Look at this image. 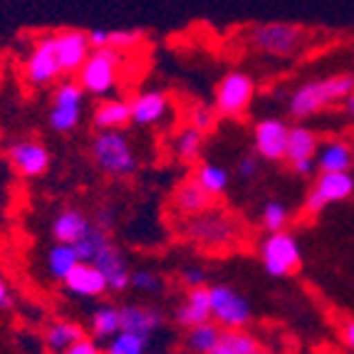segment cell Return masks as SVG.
I'll return each instance as SVG.
<instances>
[{
    "instance_id": "35",
    "label": "cell",
    "mask_w": 354,
    "mask_h": 354,
    "mask_svg": "<svg viewBox=\"0 0 354 354\" xmlns=\"http://www.w3.org/2000/svg\"><path fill=\"white\" fill-rule=\"evenodd\" d=\"M131 288L144 292V295H156L161 292L164 283H161V275L153 270H147V268H139V270L131 272Z\"/></svg>"
},
{
    "instance_id": "38",
    "label": "cell",
    "mask_w": 354,
    "mask_h": 354,
    "mask_svg": "<svg viewBox=\"0 0 354 354\" xmlns=\"http://www.w3.org/2000/svg\"><path fill=\"white\" fill-rule=\"evenodd\" d=\"M236 171H238V176L241 178H253L255 174H258V156L255 153H245V156H241L238 159V164H236Z\"/></svg>"
},
{
    "instance_id": "29",
    "label": "cell",
    "mask_w": 354,
    "mask_h": 354,
    "mask_svg": "<svg viewBox=\"0 0 354 354\" xmlns=\"http://www.w3.org/2000/svg\"><path fill=\"white\" fill-rule=\"evenodd\" d=\"M194 178L198 181V186H201L203 191H206L208 196H221L228 191L230 186V174L225 166L221 164H211V161H206V164H198V169H196Z\"/></svg>"
},
{
    "instance_id": "14",
    "label": "cell",
    "mask_w": 354,
    "mask_h": 354,
    "mask_svg": "<svg viewBox=\"0 0 354 354\" xmlns=\"http://www.w3.org/2000/svg\"><path fill=\"white\" fill-rule=\"evenodd\" d=\"M288 134L290 127L283 119L268 117L255 122L253 127V147L263 161H280L285 159V149H288Z\"/></svg>"
},
{
    "instance_id": "15",
    "label": "cell",
    "mask_w": 354,
    "mask_h": 354,
    "mask_svg": "<svg viewBox=\"0 0 354 354\" xmlns=\"http://www.w3.org/2000/svg\"><path fill=\"white\" fill-rule=\"evenodd\" d=\"M55 45H57L62 75H77L92 55L87 30H59V32H55Z\"/></svg>"
},
{
    "instance_id": "46",
    "label": "cell",
    "mask_w": 354,
    "mask_h": 354,
    "mask_svg": "<svg viewBox=\"0 0 354 354\" xmlns=\"http://www.w3.org/2000/svg\"><path fill=\"white\" fill-rule=\"evenodd\" d=\"M344 109H347V114L354 119V95H352V97H347V100H344Z\"/></svg>"
},
{
    "instance_id": "8",
    "label": "cell",
    "mask_w": 354,
    "mask_h": 354,
    "mask_svg": "<svg viewBox=\"0 0 354 354\" xmlns=\"http://www.w3.org/2000/svg\"><path fill=\"white\" fill-rule=\"evenodd\" d=\"M84 109V89L77 80H65L55 87L53 106H50V129L57 134H70L80 127Z\"/></svg>"
},
{
    "instance_id": "47",
    "label": "cell",
    "mask_w": 354,
    "mask_h": 354,
    "mask_svg": "<svg viewBox=\"0 0 354 354\" xmlns=\"http://www.w3.org/2000/svg\"><path fill=\"white\" fill-rule=\"evenodd\" d=\"M253 354H270V352H266V349L260 347V349H258V352H253Z\"/></svg>"
},
{
    "instance_id": "34",
    "label": "cell",
    "mask_w": 354,
    "mask_h": 354,
    "mask_svg": "<svg viewBox=\"0 0 354 354\" xmlns=\"http://www.w3.org/2000/svg\"><path fill=\"white\" fill-rule=\"evenodd\" d=\"M186 122H189V127H194V129L198 131H211L213 124H216V106H208V104H191L189 112H186Z\"/></svg>"
},
{
    "instance_id": "20",
    "label": "cell",
    "mask_w": 354,
    "mask_h": 354,
    "mask_svg": "<svg viewBox=\"0 0 354 354\" xmlns=\"http://www.w3.org/2000/svg\"><path fill=\"white\" fill-rule=\"evenodd\" d=\"M131 124V109L127 100H100L92 112V127L97 131H124Z\"/></svg>"
},
{
    "instance_id": "19",
    "label": "cell",
    "mask_w": 354,
    "mask_h": 354,
    "mask_svg": "<svg viewBox=\"0 0 354 354\" xmlns=\"http://www.w3.org/2000/svg\"><path fill=\"white\" fill-rule=\"evenodd\" d=\"M315 164L319 174H349V169L354 166V149L344 139L319 142Z\"/></svg>"
},
{
    "instance_id": "12",
    "label": "cell",
    "mask_w": 354,
    "mask_h": 354,
    "mask_svg": "<svg viewBox=\"0 0 354 354\" xmlns=\"http://www.w3.org/2000/svg\"><path fill=\"white\" fill-rule=\"evenodd\" d=\"M8 161L25 178H40L48 174L53 156L50 149L37 139H18L8 147Z\"/></svg>"
},
{
    "instance_id": "27",
    "label": "cell",
    "mask_w": 354,
    "mask_h": 354,
    "mask_svg": "<svg viewBox=\"0 0 354 354\" xmlns=\"http://www.w3.org/2000/svg\"><path fill=\"white\" fill-rule=\"evenodd\" d=\"M89 332H92V339H112L114 335L122 332V315H119L117 305H100L89 317Z\"/></svg>"
},
{
    "instance_id": "39",
    "label": "cell",
    "mask_w": 354,
    "mask_h": 354,
    "mask_svg": "<svg viewBox=\"0 0 354 354\" xmlns=\"http://www.w3.org/2000/svg\"><path fill=\"white\" fill-rule=\"evenodd\" d=\"M65 354H104V349H100L97 339H92V337H82V339H80L75 347L67 349Z\"/></svg>"
},
{
    "instance_id": "21",
    "label": "cell",
    "mask_w": 354,
    "mask_h": 354,
    "mask_svg": "<svg viewBox=\"0 0 354 354\" xmlns=\"http://www.w3.org/2000/svg\"><path fill=\"white\" fill-rule=\"evenodd\" d=\"M211 203H213V198L198 186L196 178L181 181L176 186V191H174V208H176V213L186 216V218L203 216L206 211H211Z\"/></svg>"
},
{
    "instance_id": "30",
    "label": "cell",
    "mask_w": 354,
    "mask_h": 354,
    "mask_svg": "<svg viewBox=\"0 0 354 354\" xmlns=\"http://www.w3.org/2000/svg\"><path fill=\"white\" fill-rule=\"evenodd\" d=\"M174 151L183 164H196L203 151V131L194 129V127H183L174 139Z\"/></svg>"
},
{
    "instance_id": "22",
    "label": "cell",
    "mask_w": 354,
    "mask_h": 354,
    "mask_svg": "<svg viewBox=\"0 0 354 354\" xmlns=\"http://www.w3.org/2000/svg\"><path fill=\"white\" fill-rule=\"evenodd\" d=\"M211 319V292L208 288H194L176 310V322L183 330H191L196 325H203Z\"/></svg>"
},
{
    "instance_id": "28",
    "label": "cell",
    "mask_w": 354,
    "mask_h": 354,
    "mask_svg": "<svg viewBox=\"0 0 354 354\" xmlns=\"http://www.w3.org/2000/svg\"><path fill=\"white\" fill-rule=\"evenodd\" d=\"M186 332H189L186 335V347H189L191 354H211L216 349V344L221 342V337H223V327L216 325L213 319L191 327Z\"/></svg>"
},
{
    "instance_id": "33",
    "label": "cell",
    "mask_w": 354,
    "mask_h": 354,
    "mask_svg": "<svg viewBox=\"0 0 354 354\" xmlns=\"http://www.w3.org/2000/svg\"><path fill=\"white\" fill-rule=\"evenodd\" d=\"M109 241H112V238H109V233H104V230H100L95 225V228L89 230V236L82 238V241L75 245L77 255H80V260H82V263H95V258L100 255V250L104 248Z\"/></svg>"
},
{
    "instance_id": "13",
    "label": "cell",
    "mask_w": 354,
    "mask_h": 354,
    "mask_svg": "<svg viewBox=\"0 0 354 354\" xmlns=\"http://www.w3.org/2000/svg\"><path fill=\"white\" fill-rule=\"evenodd\" d=\"M131 124L136 127H156L171 114V97L164 89H142L129 100Z\"/></svg>"
},
{
    "instance_id": "3",
    "label": "cell",
    "mask_w": 354,
    "mask_h": 354,
    "mask_svg": "<svg viewBox=\"0 0 354 354\" xmlns=\"http://www.w3.org/2000/svg\"><path fill=\"white\" fill-rule=\"evenodd\" d=\"M122 65H124V53L117 48H102L92 50L82 70L77 72V82L84 89V95L106 97L119 87L122 77Z\"/></svg>"
},
{
    "instance_id": "1",
    "label": "cell",
    "mask_w": 354,
    "mask_h": 354,
    "mask_svg": "<svg viewBox=\"0 0 354 354\" xmlns=\"http://www.w3.org/2000/svg\"><path fill=\"white\" fill-rule=\"evenodd\" d=\"M354 95V75L342 72V75H330L325 80H310L290 95L288 112L295 119H307L313 114L322 112L325 106L344 102Z\"/></svg>"
},
{
    "instance_id": "11",
    "label": "cell",
    "mask_w": 354,
    "mask_h": 354,
    "mask_svg": "<svg viewBox=\"0 0 354 354\" xmlns=\"http://www.w3.org/2000/svg\"><path fill=\"white\" fill-rule=\"evenodd\" d=\"M189 238L201 243L206 248H225L238 238L236 223L218 211H206L203 216H196L189 223Z\"/></svg>"
},
{
    "instance_id": "43",
    "label": "cell",
    "mask_w": 354,
    "mask_h": 354,
    "mask_svg": "<svg viewBox=\"0 0 354 354\" xmlns=\"http://www.w3.org/2000/svg\"><path fill=\"white\" fill-rule=\"evenodd\" d=\"M10 305H12V292L6 280L0 278V307H10Z\"/></svg>"
},
{
    "instance_id": "40",
    "label": "cell",
    "mask_w": 354,
    "mask_h": 354,
    "mask_svg": "<svg viewBox=\"0 0 354 354\" xmlns=\"http://www.w3.org/2000/svg\"><path fill=\"white\" fill-rule=\"evenodd\" d=\"M87 37H89V45H92V50L109 48V37H112V30H104V28L87 30Z\"/></svg>"
},
{
    "instance_id": "24",
    "label": "cell",
    "mask_w": 354,
    "mask_h": 354,
    "mask_svg": "<svg viewBox=\"0 0 354 354\" xmlns=\"http://www.w3.org/2000/svg\"><path fill=\"white\" fill-rule=\"evenodd\" d=\"M84 337V327L80 322H72V319H53L45 332H42V339H45V347L53 354H65L70 347H75L80 339Z\"/></svg>"
},
{
    "instance_id": "6",
    "label": "cell",
    "mask_w": 354,
    "mask_h": 354,
    "mask_svg": "<svg viewBox=\"0 0 354 354\" xmlns=\"http://www.w3.org/2000/svg\"><path fill=\"white\" fill-rule=\"evenodd\" d=\"M255 100V80L243 70H230L216 84V112L228 119H241L248 114Z\"/></svg>"
},
{
    "instance_id": "23",
    "label": "cell",
    "mask_w": 354,
    "mask_h": 354,
    "mask_svg": "<svg viewBox=\"0 0 354 354\" xmlns=\"http://www.w3.org/2000/svg\"><path fill=\"white\" fill-rule=\"evenodd\" d=\"M119 315H122V332H131V335H142L149 337L161 327V313L147 305H124L119 307Z\"/></svg>"
},
{
    "instance_id": "25",
    "label": "cell",
    "mask_w": 354,
    "mask_h": 354,
    "mask_svg": "<svg viewBox=\"0 0 354 354\" xmlns=\"http://www.w3.org/2000/svg\"><path fill=\"white\" fill-rule=\"evenodd\" d=\"M317 149H319L317 131L310 129V127H305V124L290 127L288 149H285V161H288L290 166L297 164V161L315 159V156H317Z\"/></svg>"
},
{
    "instance_id": "26",
    "label": "cell",
    "mask_w": 354,
    "mask_h": 354,
    "mask_svg": "<svg viewBox=\"0 0 354 354\" xmlns=\"http://www.w3.org/2000/svg\"><path fill=\"white\" fill-rule=\"evenodd\" d=\"M45 263H48L50 278L57 280V283H65L67 275H70V272L75 270V268L80 266L82 260H80V255H77L75 245L55 243L53 248L48 250V258H45Z\"/></svg>"
},
{
    "instance_id": "36",
    "label": "cell",
    "mask_w": 354,
    "mask_h": 354,
    "mask_svg": "<svg viewBox=\"0 0 354 354\" xmlns=\"http://www.w3.org/2000/svg\"><path fill=\"white\" fill-rule=\"evenodd\" d=\"M144 32L142 30H112V37H109V45L117 50H122V53H127V50L136 48L139 42H142Z\"/></svg>"
},
{
    "instance_id": "10",
    "label": "cell",
    "mask_w": 354,
    "mask_h": 354,
    "mask_svg": "<svg viewBox=\"0 0 354 354\" xmlns=\"http://www.w3.org/2000/svg\"><path fill=\"white\" fill-rule=\"evenodd\" d=\"M354 196V176L352 174H319L315 178L313 189L305 196V211L317 216L332 203H342Z\"/></svg>"
},
{
    "instance_id": "18",
    "label": "cell",
    "mask_w": 354,
    "mask_h": 354,
    "mask_svg": "<svg viewBox=\"0 0 354 354\" xmlns=\"http://www.w3.org/2000/svg\"><path fill=\"white\" fill-rule=\"evenodd\" d=\"M95 223L87 218V213L80 208H62L53 221V238L55 243H65V245H77L82 238L89 236V230Z\"/></svg>"
},
{
    "instance_id": "2",
    "label": "cell",
    "mask_w": 354,
    "mask_h": 354,
    "mask_svg": "<svg viewBox=\"0 0 354 354\" xmlns=\"http://www.w3.org/2000/svg\"><path fill=\"white\" fill-rule=\"evenodd\" d=\"M92 161L109 178H127L139 169V156L124 131H97L92 139Z\"/></svg>"
},
{
    "instance_id": "42",
    "label": "cell",
    "mask_w": 354,
    "mask_h": 354,
    "mask_svg": "<svg viewBox=\"0 0 354 354\" xmlns=\"http://www.w3.org/2000/svg\"><path fill=\"white\" fill-rule=\"evenodd\" d=\"M292 171H295L297 176H302V178H310L315 171H317V164H315V159L297 161V164H292Z\"/></svg>"
},
{
    "instance_id": "32",
    "label": "cell",
    "mask_w": 354,
    "mask_h": 354,
    "mask_svg": "<svg viewBox=\"0 0 354 354\" xmlns=\"http://www.w3.org/2000/svg\"><path fill=\"white\" fill-rule=\"evenodd\" d=\"M260 223H263V228L268 233H280L290 223V208L278 198H272V201H268L266 206L260 208Z\"/></svg>"
},
{
    "instance_id": "5",
    "label": "cell",
    "mask_w": 354,
    "mask_h": 354,
    "mask_svg": "<svg viewBox=\"0 0 354 354\" xmlns=\"http://www.w3.org/2000/svg\"><path fill=\"white\" fill-rule=\"evenodd\" d=\"M260 263L270 278H288L300 270L302 266V248L290 230L270 233L260 243Z\"/></svg>"
},
{
    "instance_id": "17",
    "label": "cell",
    "mask_w": 354,
    "mask_h": 354,
    "mask_svg": "<svg viewBox=\"0 0 354 354\" xmlns=\"http://www.w3.org/2000/svg\"><path fill=\"white\" fill-rule=\"evenodd\" d=\"M65 290L70 295L82 297V300H97V297L109 292L106 278L102 275V270L95 263H80L75 270L65 278Z\"/></svg>"
},
{
    "instance_id": "31",
    "label": "cell",
    "mask_w": 354,
    "mask_h": 354,
    "mask_svg": "<svg viewBox=\"0 0 354 354\" xmlns=\"http://www.w3.org/2000/svg\"><path fill=\"white\" fill-rule=\"evenodd\" d=\"M149 337L131 335V332H119L104 347V354H147Z\"/></svg>"
},
{
    "instance_id": "4",
    "label": "cell",
    "mask_w": 354,
    "mask_h": 354,
    "mask_svg": "<svg viewBox=\"0 0 354 354\" xmlns=\"http://www.w3.org/2000/svg\"><path fill=\"white\" fill-rule=\"evenodd\" d=\"M307 42L310 35L305 32V28L292 23H260L250 30V45L268 57H297L307 48Z\"/></svg>"
},
{
    "instance_id": "9",
    "label": "cell",
    "mask_w": 354,
    "mask_h": 354,
    "mask_svg": "<svg viewBox=\"0 0 354 354\" xmlns=\"http://www.w3.org/2000/svg\"><path fill=\"white\" fill-rule=\"evenodd\" d=\"M57 77H62V67H59L55 35L37 37L28 59H25V80L30 87L42 89L57 82Z\"/></svg>"
},
{
    "instance_id": "41",
    "label": "cell",
    "mask_w": 354,
    "mask_h": 354,
    "mask_svg": "<svg viewBox=\"0 0 354 354\" xmlns=\"http://www.w3.org/2000/svg\"><path fill=\"white\" fill-rule=\"evenodd\" d=\"M95 225L104 233H112V225H114V218H112V208L104 206L97 211V218H95Z\"/></svg>"
},
{
    "instance_id": "45",
    "label": "cell",
    "mask_w": 354,
    "mask_h": 354,
    "mask_svg": "<svg viewBox=\"0 0 354 354\" xmlns=\"http://www.w3.org/2000/svg\"><path fill=\"white\" fill-rule=\"evenodd\" d=\"M223 332H225V330H223ZM211 354H236V352H233V347H230L228 339H225V337H221V342L216 344V349H213Z\"/></svg>"
},
{
    "instance_id": "7",
    "label": "cell",
    "mask_w": 354,
    "mask_h": 354,
    "mask_svg": "<svg viewBox=\"0 0 354 354\" xmlns=\"http://www.w3.org/2000/svg\"><path fill=\"white\" fill-rule=\"evenodd\" d=\"M211 292V319L223 330H243L253 319V310L245 295L230 285H208Z\"/></svg>"
},
{
    "instance_id": "37",
    "label": "cell",
    "mask_w": 354,
    "mask_h": 354,
    "mask_svg": "<svg viewBox=\"0 0 354 354\" xmlns=\"http://www.w3.org/2000/svg\"><path fill=\"white\" fill-rule=\"evenodd\" d=\"M181 280L189 290L194 288H208V270L201 266H189L181 270Z\"/></svg>"
},
{
    "instance_id": "44",
    "label": "cell",
    "mask_w": 354,
    "mask_h": 354,
    "mask_svg": "<svg viewBox=\"0 0 354 354\" xmlns=\"http://www.w3.org/2000/svg\"><path fill=\"white\" fill-rule=\"evenodd\" d=\"M342 337H344V342H347V347L354 352V319H349L347 325H344Z\"/></svg>"
},
{
    "instance_id": "16",
    "label": "cell",
    "mask_w": 354,
    "mask_h": 354,
    "mask_svg": "<svg viewBox=\"0 0 354 354\" xmlns=\"http://www.w3.org/2000/svg\"><path fill=\"white\" fill-rule=\"evenodd\" d=\"M95 266L102 270V275L106 278V285L114 292H124L127 288H131V268L127 263L124 253L117 243H106L104 248L100 250V255L95 258Z\"/></svg>"
}]
</instances>
